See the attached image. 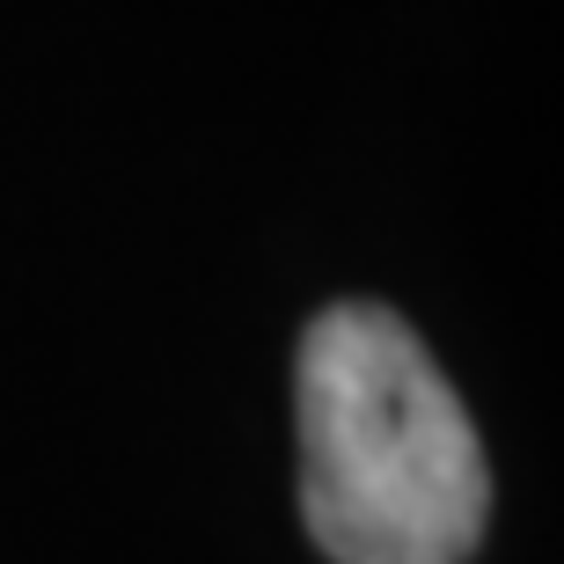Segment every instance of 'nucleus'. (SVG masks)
Returning <instances> with one entry per match:
<instances>
[{
    "label": "nucleus",
    "instance_id": "f257e3e1",
    "mask_svg": "<svg viewBox=\"0 0 564 564\" xmlns=\"http://www.w3.org/2000/svg\"><path fill=\"white\" fill-rule=\"evenodd\" d=\"M301 513L337 564H462L491 469L440 359L389 308H323L293 367Z\"/></svg>",
    "mask_w": 564,
    "mask_h": 564
}]
</instances>
